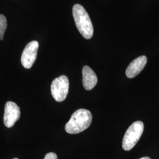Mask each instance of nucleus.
<instances>
[{
    "label": "nucleus",
    "instance_id": "obj_1",
    "mask_svg": "<svg viewBox=\"0 0 159 159\" xmlns=\"http://www.w3.org/2000/svg\"><path fill=\"white\" fill-rule=\"evenodd\" d=\"M92 114L86 109L80 108L72 114L65 126V130L69 134H78L85 130L91 125Z\"/></svg>",
    "mask_w": 159,
    "mask_h": 159
},
{
    "label": "nucleus",
    "instance_id": "obj_2",
    "mask_svg": "<svg viewBox=\"0 0 159 159\" xmlns=\"http://www.w3.org/2000/svg\"><path fill=\"white\" fill-rule=\"evenodd\" d=\"M73 15L80 33L85 39H91L94 29L90 18L84 8L80 4H75L73 8Z\"/></svg>",
    "mask_w": 159,
    "mask_h": 159
},
{
    "label": "nucleus",
    "instance_id": "obj_3",
    "mask_svg": "<svg viewBox=\"0 0 159 159\" xmlns=\"http://www.w3.org/2000/svg\"><path fill=\"white\" fill-rule=\"evenodd\" d=\"M144 125L140 121H137L131 125L125 131L123 137L122 148L125 151H129L134 148L142 135Z\"/></svg>",
    "mask_w": 159,
    "mask_h": 159
},
{
    "label": "nucleus",
    "instance_id": "obj_4",
    "mask_svg": "<svg viewBox=\"0 0 159 159\" xmlns=\"http://www.w3.org/2000/svg\"><path fill=\"white\" fill-rule=\"evenodd\" d=\"M69 80L67 76L61 75L54 80L51 83V94L56 101L63 102L67 96Z\"/></svg>",
    "mask_w": 159,
    "mask_h": 159
},
{
    "label": "nucleus",
    "instance_id": "obj_5",
    "mask_svg": "<svg viewBox=\"0 0 159 159\" xmlns=\"http://www.w3.org/2000/svg\"><path fill=\"white\" fill-rule=\"evenodd\" d=\"M39 46V43L37 41H33L25 46L21 58L23 67L29 69L33 66L37 58Z\"/></svg>",
    "mask_w": 159,
    "mask_h": 159
},
{
    "label": "nucleus",
    "instance_id": "obj_6",
    "mask_svg": "<svg viewBox=\"0 0 159 159\" xmlns=\"http://www.w3.org/2000/svg\"><path fill=\"white\" fill-rule=\"evenodd\" d=\"M20 117V110L16 103L12 102H6L4 115V123L7 127L14 125Z\"/></svg>",
    "mask_w": 159,
    "mask_h": 159
},
{
    "label": "nucleus",
    "instance_id": "obj_7",
    "mask_svg": "<svg viewBox=\"0 0 159 159\" xmlns=\"http://www.w3.org/2000/svg\"><path fill=\"white\" fill-rule=\"evenodd\" d=\"M148 61L147 57L142 56L137 57L131 62L125 71V74L128 78L132 79L139 74L144 68Z\"/></svg>",
    "mask_w": 159,
    "mask_h": 159
},
{
    "label": "nucleus",
    "instance_id": "obj_8",
    "mask_svg": "<svg viewBox=\"0 0 159 159\" xmlns=\"http://www.w3.org/2000/svg\"><path fill=\"white\" fill-rule=\"evenodd\" d=\"M83 84L86 90H91L97 83V77L90 67L85 66L82 70Z\"/></svg>",
    "mask_w": 159,
    "mask_h": 159
},
{
    "label": "nucleus",
    "instance_id": "obj_9",
    "mask_svg": "<svg viewBox=\"0 0 159 159\" xmlns=\"http://www.w3.org/2000/svg\"><path fill=\"white\" fill-rule=\"evenodd\" d=\"M7 26V22L6 17L2 14H0V40H2L4 39Z\"/></svg>",
    "mask_w": 159,
    "mask_h": 159
},
{
    "label": "nucleus",
    "instance_id": "obj_10",
    "mask_svg": "<svg viewBox=\"0 0 159 159\" xmlns=\"http://www.w3.org/2000/svg\"><path fill=\"white\" fill-rule=\"evenodd\" d=\"M44 159H58L57 155L55 153L50 152L47 154Z\"/></svg>",
    "mask_w": 159,
    "mask_h": 159
},
{
    "label": "nucleus",
    "instance_id": "obj_11",
    "mask_svg": "<svg viewBox=\"0 0 159 159\" xmlns=\"http://www.w3.org/2000/svg\"><path fill=\"white\" fill-rule=\"evenodd\" d=\"M140 159H151L149 157H143L142 158H140Z\"/></svg>",
    "mask_w": 159,
    "mask_h": 159
},
{
    "label": "nucleus",
    "instance_id": "obj_12",
    "mask_svg": "<svg viewBox=\"0 0 159 159\" xmlns=\"http://www.w3.org/2000/svg\"><path fill=\"white\" fill-rule=\"evenodd\" d=\"M17 159V158H14V159Z\"/></svg>",
    "mask_w": 159,
    "mask_h": 159
}]
</instances>
